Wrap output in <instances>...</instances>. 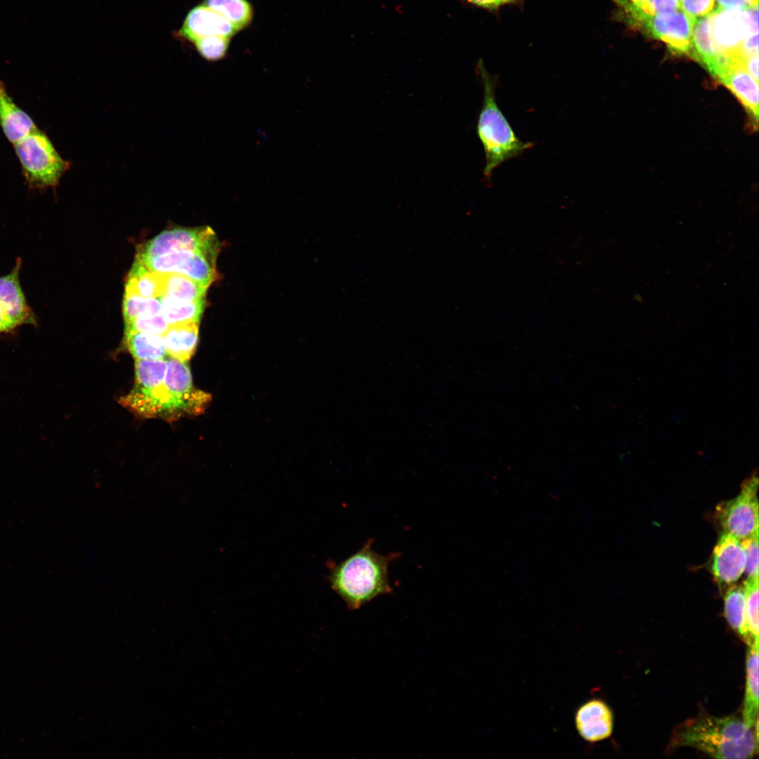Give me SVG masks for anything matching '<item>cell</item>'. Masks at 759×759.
Returning a JSON list of instances; mask_svg holds the SVG:
<instances>
[{
    "label": "cell",
    "instance_id": "6da1fadb",
    "mask_svg": "<svg viewBox=\"0 0 759 759\" xmlns=\"http://www.w3.org/2000/svg\"><path fill=\"white\" fill-rule=\"evenodd\" d=\"M691 747L714 758H751L758 752V725L748 727L742 717H716L702 712L676 726L668 748Z\"/></svg>",
    "mask_w": 759,
    "mask_h": 759
},
{
    "label": "cell",
    "instance_id": "7a4b0ae2",
    "mask_svg": "<svg viewBox=\"0 0 759 759\" xmlns=\"http://www.w3.org/2000/svg\"><path fill=\"white\" fill-rule=\"evenodd\" d=\"M397 554L382 555L370 539L356 553L331 569L330 584L350 609L356 610L375 597L392 592L389 565Z\"/></svg>",
    "mask_w": 759,
    "mask_h": 759
},
{
    "label": "cell",
    "instance_id": "3957f363",
    "mask_svg": "<svg viewBox=\"0 0 759 759\" xmlns=\"http://www.w3.org/2000/svg\"><path fill=\"white\" fill-rule=\"evenodd\" d=\"M478 69L484 86V100L476 131L485 153L484 178L490 181L497 167L520 156L533 144L518 138L499 108L495 99L497 79L488 74L482 62L479 63Z\"/></svg>",
    "mask_w": 759,
    "mask_h": 759
},
{
    "label": "cell",
    "instance_id": "277c9868",
    "mask_svg": "<svg viewBox=\"0 0 759 759\" xmlns=\"http://www.w3.org/2000/svg\"><path fill=\"white\" fill-rule=\"evenodd\" d=\"M618 16L629 26L648 37L664 42L675 54H692V39L695 20L680 8L672 12L649 13L630 0H614Z\"/></svg>",
    "mask_w": 759,
    "mask_h": 759
},
{
    "label": "cell",
    "instance_id": "5b68a950",
    "mask_svg": "<svg viewBox=\"0 0 759 759\" xmlns=\"http://www.w3.org/2000/svg\"><path fill=\"white\" fill-rule=\"evenodd\" d=\"M27 185L33 188H56L70 167L47 135L36 129L13 145Z\"/></svg>",
    "mask_w": 759,
    "mask_h": 759
},
{
    "label": "cell",
    "instance_id": "8992f818",
    "mask_svg": "<svg viewBox=\"0 0 759 759\" xmlns=\"http://www.w3.org/2000/svg\"><path fill=\"white\" fill-rule=\"evenodd\" d=\"M208 400L207 394L193 387L190 371L186 362L171 357L167 359L158 417L174 420L186 414H197L203 410Z\"/></svg>",
    "mask_w": 759,
    "mask_h": 759
},
{
    "label": "cell",
    "instance_id": "52a82bcc",
    "mask_svg": "<svg viewBox=\"0 0 759 759\" xmlns=\"http://www.w3.org/2000/svg\"><path fill=\"white\" fill-rule=\"evenodd\" d=\"M758 478L755 472L743 481L737 496L716 507L715 517L723 532L741 540L758 531Z\"/></svg>",
    "mask_w": 759,
    "mask_h": 759
},
{
    "label": "cell",
    "instance_id": "ba28073f",
    "mask_svg": "<svg viewBox=\"0 0 759 759\" xmlns=\"http://www.w3.org/2000/svg\"><path fill=\"white\" fill-rule=\"evenodd\" d=\"M180 250L201 252L216 260L219 242L209 226L174 228L162 231L142 245L137 252L136 260Z\"/></svg>",
    "mask_w": 759,
    "mask_h": 759
},
{
    "label": "cell",
    "instance_id": "9c48e42d",
    "mask_svg": "<svg viewBox=\"0 0 759 759\" xmlns=\"http://www.w3.org/2000/svg\"><path fill=\"white\" fill-rule=\"evenodd\" d=\"M710 30L718 52L738 58L745 38L758 33V6L746 10L715 8L710 13Z\"/></svg>",
    "mask_w": 759,
    "mask_h": 759
},
{
    "label": "cell",
    "instance_id": "30bf717a",
    "mask_svg": "<svg viewBox=\"0 0 759 759\" xmlns=\"http://www.w3.org/2000/svg\"><path fill=\"white\" fill-rule=\"evenodd\" d=\"M166 370L164 359L136 360L134 387L120 403L141 417H157Z\"/></svg>",
    "mask_w": 759,
    "mask_h": 759
},
{
    "label": "cell",
    "instance_id": "8fae6325",
    "mask_svg": "<svg viewBox=\"0 0 759 759\" xmlns=\"http://www.w3.org/2000/svg\"><path fill=\"white\" fill-rule=\"evenodd\" d=\"M215 261L201 252L188 250L169 252L141 261L136 260L152 271L179 273L207 287L218 276Z\"/></svg>",
    "mask_w": 759,
    "mask_h": 759
},
{
    "label": "cell",
    "instance_id": "7c38bea8",
    "mask_svg": "<svg viewBox=\"0 0 759 759\" xmlns=\"http://www.w3.org/2000/svg\"><path fill=\"white\" fill-rule=\"evenodd\" d=\"M746 553L741 540L723 532L713 552L711 571L720 585L734 583L744 572Z\"/></svg>",
    "mask_w": 759,
    "mask_h": 759
},
{
    "label": "cell",
    "instance_id": "4fadbf2b",
    "mask_svg": "<svg viewBox=\"0 0 759 759\" xmlns=\"http://www.w3.org/2000/svg\"><path fill=\"white\" fill-rule=\"evenodd\" d=\"M574 722L579 736L588 743L604 740L613 732L612 711L599 699L593 698L581 704L575 713Z\"/></svg>",
    "mask_w": 759,
    "mask_h": 759
},
{
    "label": "cell",
    "instance_id": "5bb4252c",
    "mask_svg": "<svg viewBox=\"0 0 759 759\" xmlns=\"http://www.w3.org/2000/svg\"><path fill=\"white\" fill-rule=\"evenodd\" d=\"M238 32L227 19L205 4L192 8L187 14L177 34L193 42L197 39L218 35L231 38Z\"/></svg>",
    "mask_w": 759,
    "mask_h": 759
},
{
    "label": "cell",
    "instance_id": "9a60e30c",
    "mask_svg": "<svg viewBox=\"0 0 759 759\" xmlns=\"http://www.w3.org/2000/svg\"><path fill=\"white\" fill-rule=\"evenodd\" d=\"M20 259L13 271L0 277V304L8 317L17 325L36 323L35 316L28 306L19 280Z\"/></svg>",
    "mask_w": 759,
    "mask_h": 759
},
{
    "label": "cell",
    "instance_id": "2e32d148",
    "mask_svg": "<svg viewBox=\"0 0 759 759\" xmlns=\"http://www.w3.org/2000/svg\"><path fill=\"white\" fill-rule=\"evenodd\" d=\"M0 127L13 145L37 129L32 117L18 106L0 81Z\"/></svg>",
    "mask_w": 759,
    "mask_h": 759
},
{
    "label": "cell",
    "instance_id": "e0dca14e",
    "mask_svg": "<svg viewBox=\"0 0 759 759\" xmlns=\"http://www.w3.org/2000/svg\"><path fill=\"white\" fill-rule=\"evenodd\" d=\"M741 101L748 112L758 120V82L736 60L718 77Z\"/></svg>",
    "mask_w": 759,
    "mask_h": 759
},
{
    "label": "cell",
    "instance_id": "ac0fdd59",
    "mask_svg": "<svg viewBox=\"0 0 759 759\" xmlns=\"http://www.w3.org/2000/svg\"><path fill=\"white\" fill-rule=\"evenodd\" d=\"M758 641L748 645L746 656V679L742 718L751 728L758 725Z\"/></svg>",
    "mask_w": 759,
    "mask_h": 759
},
{
    "label": "cell",
    "instance_id": "d6986e66",
    "mask_svg": "<svg viewBox=\"0 0 759 759\" xmlns=\"http://www.w3.org/2000/svg\"><path fill=\"white\" fill-rule=\"evenodd\" d=\"M162 336L167 353L173 358L186 362L196 350L198 341V323H186L170 325Z\"/></svg>",
    "mask_w": 759,
    "mask_h": 759
},
{
    "label": "cell",
    "instance_id": "ffe728a7",
    "mask_svg": "<svg viewBox=\"0 0 759 759\" xmlns=\"http://www.w3.org/2000/svg\"><path fill=\"white\" fill-rule=\"evenodd\" d=\"M724 598V613L730 627L748 645L757 640L750 636L745 614V596L742 586L727 585Z\"/></svg>",
    "mask_w": 759,
    "mask_h": 759
},
{
    "label": "cell",
    "instance_id": "44dd1931",
    "mask_svg": "<svg viewBox=\"0 0 759 759\" xmlns=\"http://www.w3.org/2000/svg\"><path fill=\"white\" fill-rule=\"evenodd\" d=\"M125 292L145 298H159L164 293V274L136 261L128 275Z\"/></svg>",
    "mask_w": 759,
    "mask_h": 759
},
{
    "label": "cell",
    "instance_id": "7402d4cb",
    "mask_svg": "<svg viewBox=\"0 0 759 759\" xmlns=\"http://www.w3.org/2000/svg\"><path fill=\"white\" fill-rule=\"evenodd\" d=\"M692 56L701 63L710 72L720 56L714 44L710 30V14L698 18L694 25L692 39Z\"/></svg>",
    "mask_w": 759,
    "mask_h": 759
},
{
    "label": "cell",
    "instance_id": "603a6c76",
    "mask_svg": "<svg viewBox=\"0 0 759 759\" xmlns=\"http://www.w3.org/2000/svg\"><path fill=\"white\" fill-rule=\"evenodd\" d=\"M162 304V314L170 325L199 323L202 316L205 301H187L174 298L165 294L159 297Z\"/></svg>",
    "mask_w": 759,
    "mask_h": 759
},
{
    "label": "cell",
    "instance_id": "cb8c5ba5",
    "mask_svg": "<svg viewBox=\"0 0 759 759\" xmlns=\"http://www.w3.org/2000/svg\"><path fill=\"white\" fill-rule=\"evenodd\" d=\"M124 339L136 360L164 359L167 353L162 335L125 331Z\"/></svg>",
    "mask_w": 759,
    "mask_h": 759
},
{
    "label": "cell",
    "instance_id": "d4e9b609",
    "mask_svg": "<svg viewBox=\"0 0 759 759\" xmlns=\"http://www.w3.org/2000/svg\"><path fill=\"white\" fill-rule=\"evenodd\" d=\"M163 274V294L187 301H197L205 299L209 287L179 273H167Z\"/></svg>",
    "mask_w": 759,
    "mask_h": 759
},
{
    "label": "cell",
    "instance_id": "484cf974",
    "mask_svg": "<svg viewBox=\"0 0 759 759\" xmlns=\"http://www.w3.org/2000/svg\"><path fill=\"white\" fill-rule=\"evenodd\" d=\"M204 4L230 21L238 31L252 20L253 8L247 0H205Z\"/></svg>",
    "mask_w": 759,
    "mask_h": 759
},
{
    "label": "cell",
    "instance_id": "4316f807",
    "mask_svg": "<svg viewBox=\"0 0 759 759\" xmlns=\"http://www.w3.org/2000/svg\"><path fill=\"white\" fill-rule=\"evenodd\" d=\"M162 313L159 298H145L134 293L125 292L123 300L124 321H130L140 316Z\"/></svg>",
    "mask_w": 759,
    "mask_h": 759
},
{
    "label": "cell",
    "instance_id": "83f0119b",
    "mask_svg": "<svg viewBox=\"0 0 759 759\" xmlns=\"http://www.w3.org/2000/svg\"><path fill=\"white\" fill-rule=\"evenodd\" d=\"M745 614L748 630L753 640H758V577L744 581Z\"/></svg>",
    "mask_w": 759,
    "mask_h": 759
},
{
    "label": "cell",
    "instance_id": "f1b7e54d",
    "mask_svg": "<svg viewBox=\"0 0 759 759\" xmlns=\"http://www.w3.org/2000/svg\"><path fill=\"white\" fill-rule=\"evenodd\" d=\"M231 38L211 35L196 39L194 44L197 52L207 60L216 61L225 57Z\"/></svg>",
    "mask_w": 759,
    "mask_h": 759
},
{
    "label": "cell",
    "instance_id": "f546056e",
    "mask_svg": "<svg viewBox=\"0 0 759 759\" xmlns=\"http://www.w3.org/2000/svg\"><path fill=\"white\" fill-rule=\"evenodd\" d=\"M169 327V324L162 313L138 317L125 322V331L163 335Z\"/></svg>",
    "mask_w": 759,
    "mask_h": 759
},
{
    "label": "cell",
    "instance_id": "4dcf8cb0",
    "mask_svg": "<svg viewBox=\"0 0 759 759\" xmlns=\"http://www.w3.org/2000/svg\"><path fill=\"white\" fill-rule=\"evenodd\" d=\"M746 553L744 572L747 578L758 577V531L741 540Z\"/></svg>",
    "mask_w": 759,
    "mask_h": 759
},
{
    "label": "cell",
    "instance_id": "1f68e13d",
    "mask_svg": "<svg viewBox=\"0 0 759 759\" xmlns=\"http://www.w3.org/2000/svg\"><path fill=\"white\" fill-rule=\"evenodd\" d=\"M679 1L680 9L695 20L712 13L715 6V0Z\"/></svg>",
    "mask_w": 759,
    "mask_h": 759
},
{
    "label": "cell",
    "instance_id": "d6a6232c",
    "mask_svg": "<svg viewBox=\"0 0 759 759\" xmlns=\"http://www.w3.org/2000/svg\"><path fill=\"white\" fill-rule=\"evenodd\" d=\"M649 13H668L680 9L679 0H645Z\"/></svg>",
    "mask_w": 759,
    "mask_h": 759
},
{
    "label": "cell",
    "instance_id": "836d02e7",
    "mask_svg": "<svg viewBox=\"0 0 759 759\" xmlns=\"http://www.w3.org/2000/svg\"><path fill=\"white\" fill-rule=\"evenodd\" d=\"M715 8L725 10H746L758 6V0H715Z\"/></svg>",
    "mask_w": 759,
    "mask_h": 759
},
{
    "label": "cell",
    "instance_id": "e575fe53",
    "mask_svg": "<svg viewBox=\"0 0 759 759\" xmlns=\"http://www.w3.org/2000/svg\"><path fill=\"white\" fill-rule=\"evenodd\" d=\"M741 63L744 68L756 81L758 80V54L748 56L741 58Z\"/></svg>",
    "mask_w": 759,
    "mask_h": 759
},
{
    "label": "cell",
    "instance_id": "d590c367",
    "mask_svg": "<svg viewBox=\"0 0 759 759\" xmlns=\"http://www.w3.org/2000/svg\"><path fill=\"white\" fill-rule=\"evenodd\" d=\"M17 325L8 317L4 308L0 304V332L11 331Z\"/></svg>",
    "mask_w": 759,
    "mask_h": 759
},
{
    "label": "cell",
    "instance_id": "8d00e7d4",
    "mask_svg": "<svg viewBox=\"0 0 759 759\" xmlns=\"http://www.w3.org/2000/svg\"><path fill=\"white\" fill-rule=\"evenodd\" d=\"M469 3L490 10L498 9L500 6L503 4L500 0H467Z\"/></svg>",
    "mask_w": 759,
    "mask_h": 759
},
{
    "label": "cell",
    "instance_id": "74e56055",
    "mask_svg": "<svg viewBox=\"0 0 759 759\" xmlns=\"http://www.w3.org/2000/svg\"><path fill=\"white\" fill-rule=\"evenodd\" d=\"M630 1L637 8H640L646 13H648L647 6L645 0H630Z\"/></svg>",
    "mask_w": 759,
    "mask_h": 759
},
{
    "label": "cell",
    "instance_id": "f35d334b",
    "mask_svg": "<svg viewBox=\"0 0 759 759\" xmlns=\"http://www.w3.org/2000/svg\"><path fill=\"white\" fill-rule=\"evenodd\" d=\"M514 1H516V0H500V1L502 2V4L503 5L505 4H508V3H512Z\"/></svg>",
    "mask_w": 759,
    "mask_h": 759
}]
</instances>
